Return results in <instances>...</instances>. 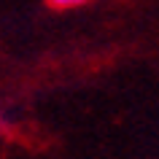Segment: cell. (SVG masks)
<instances>
[{"label":"cell","mask_w":159,"mask_h":159,"mask_svg":"<svg viewBox=\"0 0 159 159\" xmlns=\"http://www.w3.org/2000/svg\"><path fill=\"white\" fill-rule=\"evenodd\" d=\"M51 8H57V11H62V8H75V6H84L86 0H46Z\"/></svg>","instance_id":"cell-1"}]
</instances>
